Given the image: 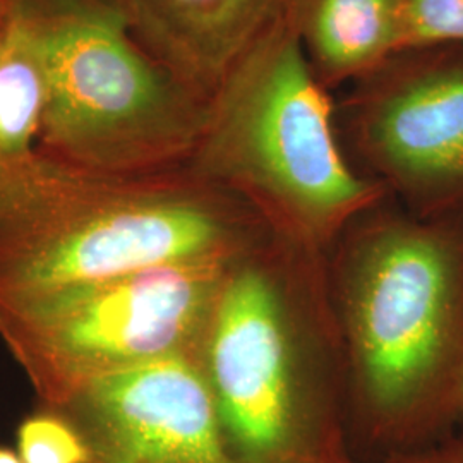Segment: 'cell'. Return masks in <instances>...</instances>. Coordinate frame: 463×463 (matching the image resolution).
I'll list each match as a JSON object with an SVG mask.
<instances>
[{"mask_svg":"<svg viewBox=\"0 0 463 463\" xmlns=\"http://www.w3.org/2000/svg\"><path fill=\"white\" fill-rule=\"evenodd\" d=\"M350 451L380 462L453 436L463 420V213L384 208L325 260Z\"/></svg>","mask_w":463,"mask_h":463,"instance_id":"obj_1","label":"cell"},{"mask_svg":"<svg viewBox=\"0 0 463 463\" xmlns=\"http://www.w3.org/2000/svg\"><path fill=\"white\" fill-rule=\"evenodd\" d=\"M273 233L191 168L105 177L32 151L0 156V300L155 266L229 263Z\"/></svg>","mask_w":463,"mask_h":463,"instance_id":"obj_2","label":"cell"},{"mask_svg":"<svg viewBox=\"0 0 463 463\" xmlns=\"http://www.w3.org/2000/svg\"><path fill=\"white\" fill-rule=\"evenodd\" d=\"M325 260L273 237L227 273L199 365L237 463H355Z\"/></svg>","mask_w":463,"mask_h":463,"instance_id":"obj_3","label":"cell"},{"mask_svg":"<svg viewBox=\"0 0 463 463\" xmlns=\"http://www.w3.org/2000/svg\"><path fill=\"white\" fill-rule=\"evenodd\" d=\"M187 168L242 199L275 239L319 258L388 194L348 162L328 88L283 11L210 97Z\"/></svg>","mask_w":463,"mask_h":463,"instance_id":"obj_4","label":"cell"},{"mask_svg":"<svg viewBox=\"0 0 463 463\" xmlns=\"http://www.w3.org/2000/svg\"><path fill=\"white\" fill-rule=\"evenodd\" d=\"M42 57L47 101L36 151L105 177L187 168L210 99L136 36L120 0H13Z\"/></svg>","mask_w":463,"mask_h":463,"instance_id":"obj_5","label":"cell"},{"mask_svg":"<svg viewBox=\"0 0 463 463\" xmlns=\"http://www.w3.org/2000/svg\"><path fill=\"white\" fill-rule=\"evenodd\" d=\"M235 261L155 266L0 300V340L38 403L62 407L109 376L199 357Z\"/></svg>","mask_w":463,"mask_h":463,"instance_id":"obj_6","label":"cell"},{"mask_svg":"<svg viewBox=\"0 0 463 463\" xmlns=\"http://www.w3.org/2000/svg\"><path fill=\"white\" fill-rule=\"evenodd\" d=\"M357 84L348 136L369 177L412 215L463 213V47L402 52Z\"/></svg>","mask_w":463,"mask_h":463,"instance_id":"obj_7","label":"cell"},{"mask_svg":"<svg viewBox=\"0 0 463 463\" xmlns=\"http://www.w3.org/2000/svg\"><path fill=\"white\" fill-rule=\"evenodd\" d=\"M86 463H237L196 355L109 376L62 407Z\"/></svg>","mask_w":463,"mask_h":463,"instance_id":"obj_8","label":"cell"},{"mask_svg":"<svg viewBox=\"0 0 463 463\" xmlns=\"http://www.w3.org/2000/svg\"><path fill=\"white\" fill-rule=\"evenodd\" d=\"M120 2L139 42L206 99L283 7V0Z\"/></svg>","mask_w":463,"mask_h":463,"instance_id":"obj_9","label":"cell"},{"mask_svg":"<svg viewBox=\"0 0 463 463\" xmlns=\"http://www.w3.org/2000/svg\"><path fill=\"white\" fill-rule=\"evenodd\" d=\"M405 0H283V14L325 88L363 81L402 53Z\"/></svg>","mask_w":463,"mask_h":463,"instance_id":"obj_10","label":"cell"},{"mask_svg":"<svg viewBox=\"0 0 463 463\" xmlns=\"http://www.w3.org/2000/svg\"><path fill=\"white\" fill-rule=\"evenodd\" d=\"M47 101V84L33 32L9 0V24L0 49V156L36 149Z\"/></svg>","mask_w":463,"mask_h":463,"instance_id":"obj_11","label":"cell"},{"mask_svg":"<svg viewBox=\"0 0 463 463\" xmlns=\"http://www.w3.org/2000/svg\"><path fill=\"white\" fill-rule=\"evenodd\" d=\"M16 451L23 463L88 462L84 436L72 419L42 403L17 424Z\"/></svg>","mask_w":463,"mask_h":463,"instance_id":"obj_12","label":"cell"},{"mask_svg":"<svg viewBox=\"0 0 463 463\" xmlns=\"http://www.w3.org/2000/svg\"><path fill=\"white\" fill-rule=\"evenodd\" d=\"M463 47V0H405L402 52Z\"/></svg>","mask_w":463,"mask_h":463,"instance_id":"obj_13","label":"cell"},{"mask_svg":"<svg viewBox=\"0 0 463 463\" xmlns=\"http://www.w3.org/2000/svg\"><path fill=\"white\" fill-rule=\"evenodd\" d=\"M369 463H463V436H449L430 447Z\"/></svg>","mask_w":463,"mask_h":463,"instance_id":"obj_14","label":"cell"},{"mask_svg":"<svg viewBox=\"0 0 463 463\" xmlns=\"http://www.w3.org/2000/svg\"><path fill=\"white\" fill-rule=\"evenodd\" d=\"M9 24V0H0V49L4 45Z\"/></svg>","mask_w":463,"mask_h":463,"instance_id":"obj_15","label":"cell"},{"mask_svg":"<svg viewBox=\"0 0 463 463\" xmlns=\"http://www.w3.org/2000/svg\"><path fill=\"white\" fill-rule=\"evenodd\" d=\"M0 463H23V460L17 455L16 448L0 445Z\"/></svg>","mask_w":463,"mask_h":463,"instance_id":"obj_16","label":"cell"},{"mask_svg":"<svg viewBox=\"0 0 463 463\" xmlns=\"http://www.w3.org/2000/svg\"><path fill=\"white\" fill-rule=\"evenodd\" d=\"M462 424H463V420H462Z\"/></svg>","mask_w":463,"mask_h":463,"instance_id":"obj_17","label":"cell"}]
</instances>
